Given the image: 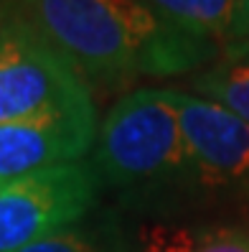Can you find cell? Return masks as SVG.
I'll list each match as a JSON object with an SVG mask.
<instances>
[{"mask_svg":"<svg viewBox=\"0 0 249 252\" xmlns=\"http://www.w3.org/2000/svg\"><path fill=\"white\" fill-rule=\"evenodd\" d=\"M0 21L33 31L89 87L194 77L219 56L216 41L168 23L138 0H0Z\"/></svg>","mask_w":249,"mask_h":252,"instance_id":"cell-1","label":"cell"},{"mask_svg":"<svg viewBox=\"0 0 249 252\" xmlns=\"http://www.w3.org/2000/svg\"><path fill=\"white\" fill-rule=\"evenodd\" d=\"M92 166L99 181L135 196L194 194L191 158L170 90L140 87L117 99L97 127Z\"/></svg>","mask_w":249,"mask_h":252,"instance_id":"cell-2","label":"cell"},{"mask_svg":"<svg viewBox=\"0 0 249 252\" xmlns=\"http://www.w3.org/2000/svg\"><path fill=\"white\" fill-rule=\"evenodd\" d=\"M97 112L92 87L26 26L0 21V125Z\"/></svg>","mask_w":249,"mask_h":252,"instance_id":"cell-3","label":"cell"},{"mask_svg":"<svg viewBox=\"0 0 249 252\" xmlns=\"http://www.w3.org/2000/svg\"><path fill=\"white\" fill-rule=\"evenodd\" d=\"M99 176L89 160L54 166L0 186V252H21L92 212Z\"/></svg>","mask_w":249,"mask_h":252,"instance_id":"cell-4","label":"cell"},{"mask_svg":"<svg viewBox=\"0 0 249 252\" xmlns=\"http://www.w3.org/2000/svg\"><path fill=\"white\" fill-rule=\"evenodd\" d=\"M181 120L194 194L249 201V123L216 102L170 90Z\"/></svg>","mask_w":249,"mask_h":252,"instance_id":"cell-5","label":"cell"},{"mask_svg":"<svg viewBox=\"0 0 249 252\" xmlns=\"http://www.w3.org/2000/svg\"><path fill=\"white\" fill-rule=\"evenodd\" d=\"M97 112L0 125V186L84 160L97 140Z\"/></svg>","mask_w":249,"mask_h":252,"instance_id":"cell-6","label":"cell"},{"mask_svg":"<svg viewBox=\"0 0 249 252\" xmlns=\"http://www.w3.org/2000/svg\"><path fill=\"white\" fill-rule=\"evenodd\" d=\"M138 252H249V214L237 221H148L138 229Z\"/></svg>","mask_w":249,"mask_h":252,"instance_id":"cell-7","label":"cell"},{"mask_svg":"<svg viewBox=\"0 0 249 252\" xmlns=\"http://www.w3.org/2000/svg\"><path fill=\"white\" fill-rule=\"evenodd\" d=\"M191 94L216 102L249 123V49H229V56L191 77Z\"/></svg>","mask_w":249,"mask_h":252,"instance_id":"cell-8","label":"cell"},{"mask_svg":"<svg viewBox=\"0 0 249 252\" xmlns=\"http://www.w3.org/2000/svg\"><path fill=\"white\" fill-rule=\"evenodd\" d=\"M138 3L183 31L226 43L242 0H138Z\"/></svg>","mask_w":249,"mask_h":252,"instance_id":"cell-9","label":"cell"},{"mask_svg":"<svg viewBox=\"0 0 249 252\" xmlns=\"http://www.w3.org/2000/svg\"><path fill=\"white\" fill-rule=\"evenodd\" d=\"M21 252H117V247H112L94 229L74 224V227H66L51 237H43V240L23 247Z\"/></svg>","mask_w":249,"mask_h":252,"instance_id":"cell-10","label":"cell"},{"mask_svg":"<svg viewBox=\"0 0 249 252\" xmlns=\"http://www.w3.org/2000/svg\"><path fill=\"white\" fill-rule=\"evenodd\" d=\"M226 46L229 49H247L249 46V0H242L239 3V10H237V18H234Z\"/></svg>","mask_w":249,"mask_h":252,"instance_id":"cell-11","label":"cell"}]
</instances>
